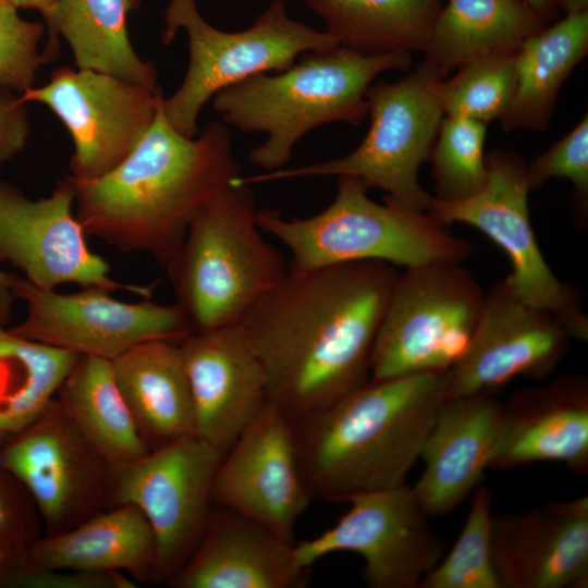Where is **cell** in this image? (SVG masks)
Listing matches in <instances>:
<instances>
[{
	"label": "cell",
	"mask_w": 588,
	"mask_h": 588,
	"mask_svg": "<svg viewBox=\"0 0 588 588\" xmlns=\"http://www.w3.org/2000/svg\"><path fill=\"white\" fill-rule=\"evenodd\" d=\"M395 266L353 261L287 275L243 316L267 399L291 421L369 381L375 338Z\"/></svg>",
	"instance_id": "obj_1"
},
{
	"label": "cell",
	"mask_w": 588,
	"mask_h": 588,
	"mask_svg": "<svg viewBox=\"0 0 588 588\" xmlns=\"http://www.w3.org/2000/svg\"><path fill=\"white\" fill-rule=\"evenodd\" d=\"M241 175L229 128L209 123L196 137L175 131L162 110L132 152L94 180L75 181L76 217L87 236L145 253L166 269L199 209Z\"/></svg>",
	"instance_id": "obj_2"
},
{
	"label": "cell",
	"mask_w": 588,
	"mask_h": 588,
	"mask_svg": "<svg viewBox=\"0 0 588 588\" xmlns=\"http://www.w3.org/2000/svg\"><path fill=\"white\" fill-rule=\"evenodd\" d=\"M451 369L364 385L292 422L299 471L311 500L347 502L399 487L420 458Z\"/></svg>",
	"instance_id": "obj_3"
},
{
	"label": "cell",
	"mask_w": 588,
	"mask_h": 588,
	"mask_svg": "<svg viewBox=\"0 0 588 588\" xmlns=\"http://www.w3.org/2000/svg\"><path fill=\"white\" fill-rule=\"evenodd\" d=\"M297 59L283 71L255 75L212 97L225 123L243 132L267 133L248 154L265 172L284 168L309 131L330 122L359 124L368 115L366 95L373 79L412 65L408 52L365 54L341 46Z\"/></svg>",
	"instance_id": "obj_4"
},
{
	"label": "cell",
	"mask_w": 588,
	"mask_h": 588,
	"mask_svg": "<svg viewBox=\"0 0 588 588\" xmlns=\"http://www.w3.org/2000/svg\"><path fill=\"white\" fill-rule=\"evenodd\" d=\"M257 224L291 254L289 271L380 260L403 268L439 261L461 262L474 250L428 211L407 208L384 196L377 203L362 182L338 176L336 194L322 211L285 219L277 210H257Z\"/></svg>",
	"instance_id": "obj_5"
},
{
	"label": "cell",
	"mask_w": 588,
	"mask_h": 588,
	"mask_svg": "<svg viewBox=\"0 0 588 588\" xmlns=\"http://www.w3.org/2000/svg\"><path fill=\"white\" fill-rule=\"evenodd\" d=\"M167 271L192 331H205L238 323L289 266L260 233L249 185L231 183L193 218Z\"/></svg>",
	"instance_id": "obj_6"
},
{
	"label": "cell",
	"mask_w": 588,
	"mask_h": 588,
	"mask_svg": "<svg viewBox=\"0 0 588 588\" xmlns=\"http://www.w3.org/2000/svg\"><path fill=\"white\" fill-rule=\"evenodd\" d=\"M164 22L163 41L169 45L184 29L189 58L181 86L162 99V110L170 125L189 138L199 134V113L218 91L261 73L283 71L306 52L339 46L328 32L292 20L282 0H273L252 26L238 32L211 26L196 0H170Z\"/></svg>",
	"instance_id": "obj_7"
},
{
	"label": "cell",
	"mask_w": 588,
	"mask_h": 588,
	"mask_svg": "<svg viewBox=\"0 0 588 588\" xmlns=\"http://www.w3.org/2000/svg\"><path fill=\"white\" fill-rule=\"evenodd\" d=\"M440 81L424 64L396 82L371 84L367 90L370 127L352 152L341 158L238 176L234 184L307 176H350L376 187L401 205L427 211L432 196L419 183L421 164L430 160L443 110Z\"/></svg>",
	"instance_id": "obj_8"
},
{
	"label": "cell",
	"mask_w": 588,
	"mask_h": 588,
	"mask_svg": "<svg viewBox=\"0 0 588 588\" xmlns=\"http://www.w3.org/2000/svg\"><path fill=\"white\" fill-rule=\"evenodd\" d=\"M483 297L461 262L397 272L375 338L370 378L450 370L467 350Z\"/></svg>",
	"instance_id": "obj_9"
},
{
	"label": "cell",
	"mask_w": 588,
	"mask_h": 588,
	"mask_svg": "<svg viewBox=\"0 0 588 588\" xmlns=\"http://www.w3.org/2000/svg\"><path fill=\"white\" fill-rule=\"evenodd\" d=\"M528 163L517 152L486 155L487 181L474 196L441 201L432 196L427 211L443 224L476 228L507 255L512 272L505 280L523 301L551 313L572 339L588 340V317L577 290L551 270L536 240L528 210L531 191Z\"/></svg>",
	"instance_id": "obj_10"
},
{
	"label": "cell",
	"mask_w": 588,
	"mask_h": 588,
	"mask_svg": "<svg viewBox=\"0 0 588 588\" xmlns=\"http://www.w3.org/2000/svg\"><path fill=\"white\" fill-rule=\"evenodd\" d=\"M224 452L195 433L109 466L106 503L136 505L157 544L152 579L168 581L201 539L215 505L211 486Z\"/></svg>",
	"instance_id": "obj_11"
},
{
	"label": "cell",
	"mask_w": 588,
	"mask_h": 588,
	"mask_svg": "<svg viewBox=\"0 0 588 588\" xmlns=\"http://www.w3.org/2000/svg\"><path fill=\"white\" fill-rule=\"evenodd\" d=\"M348 511L319 536L295 542L302 569L334 552L364 561L362 578L371 588H418L443 558L444 540L432 529L406 483L351 498Z\"/></svg>",
	"instance_id": "obj_12"
},
{
	"label": "cell",
	"mask_w": 588,
	"mask_h": 588,
	"mask_svg": "<svg viewBox=\"0 0 588 588\" xmlns=\"http://www.w3.org/2000/svg\"><path fill=\"white\" fill-rule=\"evenodd\" d=\"M14 293L27 313L23 321L9 328L11 332L82 356L113 360L137 344L159 339L180 341L192 332L176 303L162 305L148 297L124 302L97 286L63 294L19 277Z\"/></svg>",
	"instance_id": "obj_13"
},
{
	"label": "cell",
	"mask_w": 588,
	"mask_h": 588,
	"mask_svg": "<svg viewBox=\"0 0 588 588\" xmlns=\"http://www.w3.org/2000/svg\"><path fill=\"white\" fill-rule=\"evenodd\" d=\"M47 106L73 140L71 177L94 180L120 164L154 122L163 96L102 72L61 66L47 84L20 94Z\"/></svg>",
	"instance_id": "obj_14"
},
{
	"label": "cell",
	"mask_w": 588,
	"mask_h": 588,
	"mask_svg": "<svg viewBox=\"0 0 588 588\" xmlns=\"http://www.w3.org/2000/svg\"><path fill=\"white\" fill-rule=\"evenodd\" d=\"M0 463L30 494L46 536L75 527L106 503L109 464L57 397L36 420L4 439Z\"/></svg>",
	"instance_id": "obj_15"
},
{
	"label": "cell",
	"mask_w": 588,
	"mask_h": 588,
	"mask_svg": "<svg viewBox=\"0 0 588 588\" xmlns=\"http://www.w3.org/2000/svg\"><path fill=\"white\" fill-rule=\"evenodd\" d=\"M75 196L71 176L39 199H30L0 180V260L16 267L41 289L75 283L149 297L151 287L114 280L109 264L89 248L74 212Z\"/></svg>",
	"instance_id": "obj_16"
},
{
	"label": "cell",
	"mask_w": 588,
	"mask_h": 588,
	"mask_svg": "<svg viewBox=\"0 0 588 588\" xmlns=\"http://www.w3.org/2000/svg\"><path fill=\"white\" fill-rule=\"evenodd\" d=\"M571 335L549 311L523 301L505 278L485 291L466 352L451 368L446 397L493 393L513 378L544 379L566 356Z\"/></svg>",
	"instance_id": "obj_17"
},
{
	"label": "cell",
	"mask_w": 588,
	"mask_h": 588,
	"mask_svg": "<svg viewBox=\"0 0 588 588\" xmlns=\"http://www.w3.org/2000/svg\"><path fill=\"white\" fill-rule=\"evenodd\" d=\"M215 506L232 510L295 543L311 498L301 476L292 422L267 401L222 456L211 486Z\"/></svg>",
	"instance_id": "obj_18"
},
{
	"label": "cell",
	"mask_w": 588,
	"mask_h": 588,
	"mask_svg": "<svg viewBox=\"0 0 588 588\" xmlns=\"http://www.w3.org/2000/svg\"><path fill=\"white\" fill-rule=\"evenodd\" d=\"M492 565L500 588L588 584V497L493 516Z\"/></svg>",
	"instance_id": "obj_19"
},
{
	"label": "cell",
	"mask_w": 588,
	"mask_h": 588,
	"mask_svg": "<svg viewBox=\"0 0 588 588\" xmlns=\"http://www.w3.org/2000/svg\"><path fill=\"white\" fill-rule=\"evenodd\" d=\"M194 408V433L224 453L268 401L266 377L238 323L179 341Z\"/></svg>",
	"instance_id": "obj_20"
},
{
	"label": "cell",
	"mask_w": 588,
	"mask_h": 588,
	"mask_svg": "<svg viewBox=\"0 0 588 588\" xmlns=\"http://www.w3.org/2000/svg\"><path fill=\"white\" fill-rule=\"evenodd\" d=\"M502 421L503 403L493 393L443 400L420 454L424 471L413 487L428 517L449 514L479 486Z\"/></svg>",
	"instance_id": "obj_21"
},
{
	"label": "cell",
	"mask_w": 588,
	"mask_h": 588,
	"mask_svg": "<svg viewBox=\"0 0 588 588\" xmlns=\"http://www.w3.org/2000/svg\"><path fill=\"white\" fill-rule=\"evenodd\" d=\"M560 462L578 475L588 471V381L561 375L520 389L503 403L500 440L490 468Z\"/></svg>",
	"instance_id": "obj_22"
},
{
	"label": "cell",
	"mask_w": 588,
	"mask_h": 588,
	"mask_svg": "<svg viewBox=\"0 0 588 588\" xmlns=\"http://www.w3.org/2000/svg\"><path fill=\"white\" fill-rule=\"evenodd\" d=\"M294 544L245 515L215 506L198 544L167 581L174 588H298L308 572Z\"/></svg>",
	"instance_id": "obj_23"
},
{
	"label": "cell",
	"mask_w": 588,
	"mask_h": 588,
	"mask_svg": "<svg viewBox=\"0 0 588 588\" xmlns=\"http://www.w3.org/2000/svg\"><path fill=\"white\" fill-rule=\"evenodd\" d=\"M111 364L120 392L150 450L194 433V408L179 341L137 344Z\"/></svg>",
	"instance_id": "obj_24"
},
{
	"label": "cell",
	"mask_w": 588,
	"mask_h": 588,
	"mask_svg": "<svg viewBox=\"0 0 588 588\" xmlns=\"http://www.w3.org/2000/svg\"><path fill=\"white\" fill-rule=\"evenodd\" d=\"M29 552L40 568L121 571L152 579L157 544L144 513L124 503L101 510L69 530L42 535Z\"/></svg>",
	"instance_id": "obj_25"
},
{
	"label": "cell",
	"mask_w": 588,
	"mask_h": 588,
	"mask_svg": "<svg viewBox=\"0 0 588 588\" xmlns=\"http://www.w3.org/2000/svg\"><path fill=\"white\" fill-rule=\"evenodd\" d=\"M546 25L524 0H449L434 22L421 64L443 79L471 60L516 53Z\"/></svg>",
	"instance_id": "obj_26"
},
{
	"label": "cell",
	"mask_w": 588,
	"mask_h": 588,
	"mask_svg": "<svg viewBox=\"0 0 588 588\" xmlns=\"http://www.w3.org/2000/svg\"><path fill=\"white\" fill-rule=\"evenodd\" d=\"M587 52L588 12L566 14L529 37L516 53V88L499 119L502 130L548 128L564 82Z\"/></svg>",
	"instance_id": "obj_27"
},
{
	"label": "cell",
	"mask_w": 588,
	"mask_h": 588,
	"mask_svg": "<svg viewBox=\"0 0 588 588\" xmlns=\"http://www.w3.org/2000/svg\"><path fill=\"white\" fill-rule=\"evenodd\" d=\"M140 0H58L44 17L51 35L68 41L76 68L113 75L152 90L156 66L134 50L127 16Z\"/></svg>",
	"instance_id": "obj_28"
},
{
	"label": "cell",
	"mask_w": 588,
	"mask_h": 588,
	"mask_svg": "<svg viewBox=\"0 0 588 588\" xmlns=\"http://www.w3.org/2000/svg\"><path fill=\"white\" fill-rule=\"evenodd\" d=\"M56 397L109 466L134 462L150 451L115 382L111 360L81 355Z\"/></svg>",
	"instance_id": "obj_29"
},
{
	"label": "cell",
	"mask_w": 588,
	"mask_h": 588,
	"mask_svg": "<svg viewBox=\"0 0 588 588\" xmlns=\"http://www.w3.org/2000/svg\"><path fill=\"white\" fill-rule=\"evenodd\" d=\"M339 46L365 53L425 51L442 0H304Z\"/></svg>",
	"instance_id": "obj_30"
},
{
	"label": "cell",
	"mask_w": 588,
	"mask_h": 588,
	"mask_svg": "<svg viewBox=\"0 0 588 588\" xmlns=\"http://www.w3.org/2000/svg\"><path fill=\"white\" fill-rule=\"evenodd\" d=\"M79 357L19 336L0 324V432L12 434L36 420Z\"/></svg>",
	"instance_id": "obj_31"
},
{
	"label": "cell",
	"mask_w": 588,
	"mask_h": 588,
	"mask_svg": "<svg viewBox=\"0 0 588 588\" xmlns=\"http://www.w3.org/2000/svg\"><path fill=\"white\" fill-rule=\"evenodd\" d=\"M516 53L471 60L456 69L452 77L440 79L437 93L443 114L468 118L485 124L499 120L516 88Z\"/></svg>",
	"instance_id": "obj_32"
},
{
	"label": "cell",
	"mask_w": 588,
	"mask_h": 588,
	"mask_svg": "<svg viewBox=\"0 0 588 588\" xmlns=\"http://www.w3.org/2000/svg\"><path fill=\"white\" fill-rule=\"evenodd\" d=\"M486 125L468 118L443 115L430 156L436 199L458 201L483 187Z\"/></svg>",
	"instance_id": "obj_33"
},
{
	"label": "cell",
	"mask_w": 588,
	"mask_h": 588,
	"mask_svg": "<svg viewBox=\"0 0 588 588\" xmlns=\"http://www.w3.org/2000/svg\"><path fill=\"white\" fill-rule=\"evenodd\" d=\"M491 493L473 491L463 529L451 551L428 572L418 588H500L492 565Z\"/></svg>",
	"instance_id": "obj_34"
},
{
	"label": "cell",
	"mask_w": 588,
	"mask_h": 588,
	"mask_svg": "<svg viewBox=\"0 0 588 588\" xmlns=\"http://www.w3.org/2000/svg\"><path fill=\"white\" fill-rule=\"evenodd\" d=\"M40 22L24 20L8 0H0V87L22 94L34 86L38 70L54 54L40 52Z\"/></svg>",
	"instance_id": "obj_35"
},
{
	"label": "cell",
	"mask_w": 588,
	"mask_h": 588,
	"mask_svg": "<svg viewBox=\"0 0 588 588\" xmlns=\"http://www.w3.org/2000/svg\"><path fill=\"white\" fill-rule=\"evenodd\" d=\"M531 189L540 188L549 179H568L573 184L575 204L587 216L588 201V117L547 151L527 166Z\"/></svg>",
	"instance_id": "obj_36"
},
{
	"label": "cell",
	"mask_w": 588,
	"mask_h": 588,
	"mask_svg": "<svg viewBox=\"0 0 588 588\" xmlns=\"http://www.w3.org/2000/svg\"><path fill=\"white\" fill-rule=\"evenodd\" d=\"M42 528L30 494L0 463V540L32 544L42 536Z\"/></svg>",
	"instance_id": "obj_37"
},
{
	"label": "cell",
	"mask_w": 588,
	"mask_h": 588,
	"mask_svg": "<svg viewBox=\"0 0 588 588\" xmlns=\"http://www.w3.org/2000/svg\"><path fill=\"white\" fill-rule=\"evenodd\" d=\"M25 105L19 94L0 87V169L24 149L28 139L30 125Z\"/></svg>",
	"instance_id": "obj_38"
},
{
	"label": "cell",
	"mask_w": 588,
	"mask_h": 588,
	"mask_svg": "<svg viewBox=\"0 0 588 588\" xmlns=\"http://www.w3.org/2000/svg\"><path fill=\"white\" fill-rule=\"evenodd\" d=\"M29 546L0 540V588H25L29 574L36 567Z\"/></svg>",
	"instance_id": "obj_39"
},
{
	"label": "cell",
	"mask_w": 588,
	"mask_h": 588,
	"mask_svg": "<svg viewBox=\"0 0 588 588\" xmlns=\"http://www.w3.org/2000/svg\"><path fill=\"white\" fill-rule=\"evenodd\" d=\"M16 275L0 268V324L7 326L11 319L13 302L16 301L14 281Z\"/></svg>",
	"instance_id": "obj_40"
},
{
	"label": "cell",
	"mask_w": 588,
	"mask_h": 588,
	"mask_svg": "<svg viewBox=\"0 0 588 588\" xmlns=\"http://www.w3.org/2000/svg\"><path fill=\"white\" fill-rule=\"evenodd\" d=\"M527 2L547 23L555 20L559 8L554 0H524Z\"/></svg>",
	"instance_id": "obj_41"
},
{
	"label": "cell",
	"mask_w": 588,
	"mask_h": 588,
	"mask_svg": "<svg viewBox=\"0 0 588 588\" xmlns=\"http://www.w3.org/2000/svg\"><path fill=\"white\" fill-rule=\"evenodd\" d=\"M16 9H34L39 11L46 17L58 0H8Z\"/></svg>",
	"instance_id": "obj_42"
},
{
	"label": "cell",
	"mask_w": 588,
	"mask_h": 588,
	"mask_svg": "<svg viewBox=\"0 0 588 588\" xmlns=\"http://www.w3.org/2000/svg\"><path fill=\"white\" fill-rule=\"evenodd\" d=\"M566 14L588 12V0H554Z\"/></svg>",
	"instance_id": "obj_43"
},
{
	"label": "cell",
	"mask_w": 588,
	"mask_h": 588,
	"mask_svg": "<svg viewBox=\"0 0 588 588\" xmlns=\"http://www.w3.org/2000/svg\"><path fill=\"white\" fill-rule=\"evenodd\" d=\"M7 437H8L7 434L0 432V445L2 444V442L4 441Z\"/></svg>",
	"instance_id": "obj_44"
}]
</instances>
